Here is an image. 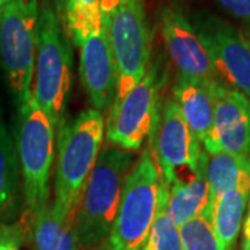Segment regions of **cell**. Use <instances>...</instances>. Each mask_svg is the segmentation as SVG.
Returning a JSON list of instances; mask_svg holds the SVG:
<instances>
[{
	"label": "cell",
	"mask_w": 250,
	"mask_h": 250,
	"mask_svg": "<svg viewBox=\"0 0 250 250\" xmlns=\"http://www.w3.org/2000/svg\"><path fill=\"white\" fill-rule=\"evenodd\" d=\"M104 117L88 108L57 131L53 214L74 227L86 181L93 170L104 138Z\"/></svg>",
	"instance_id": "cell-1"
},
{
	"label": "cell",
	"mask_w": 250,
	"mask_h": 250,
	"mask_svg": "<svg viewBox=\"0 0 250 250\" xmlns=\"http://www.w3.org/2000/svg\"><path fill=\"white\" fill-rule=\"evenodd\" d=\"M170 187L146 147L125 179L104 250H141L157 215L166 210Z\"/></svg>",
	"instance_id": "cell-2"
},
{
	"label": "cell",
	"mask_w": 250,
	"mask_h": 250,
	"mask_svg": "<svg viewBox=\"0 0 250 250\" xmlns=\"http://www.w3.org/2000/svg\"><path fill=\"white\" fill-rule=\"evenodd\" d=\"M135 161V153L113 145L100 150L83 188L74 221L78 246L93 249L107 239L116 220L125 179Z\"/></svg>",
	"instance_id": "cell-3"
},
{
	"label": "cell",
	"mask_w": 250,
	"mask_h": 250,
	"mask_svg": "<svg viewBox=\"0 0 250 250\" xmlns=\"http://www.w3.org/2000/svg\"><path fill=\"white\" fill-rule=\"evenodd\" d=\"M72 52L54 9L47 3L39 11L35 57L36 103L50 118L56 132L65 121L71 92Z\"/></svg>",
	"instance_id": "cell-4"
},
{
	"label": "cell",
	"mask_w": 250,
	"mask_h": 250,
	"mask_svg": "<svg viewBox=\"0 0 250 250\" xmlns=\"http://www.w3.org/2000/svg\"><path fill=\"white\" fill-rule=\"evenodd\" d=\"M56 129L34 95L18 107L16 150L29 217L49 206Z\"/></svg>",
	"instance_id": "cell-5"
},
{
	"label": "cell",
	"mask_w": 250,
	"mask_h": 250,
	"mask_svg": "<svg viewBox=\"0 0 250 250\" xmlns=\"http://www.w3.org/2000/svg\"><path fill=\"white\" fill-rule=\"evenodd\" d=\"M39 11L38 0H11L0 10V70L18 107L32 96Z\"/></svg>",
	"instance_id": "cell-6"
},
{
	"label": "cell",
	"mask_w": 250,
	"mask_h": 250,
	"mask_svg": "<svg viewBox=\"0 0 250 250\" xmlns=\"http://www.w3.org/2000/svg\"><path fill=\"white\" fill-rule=\"evenodd\" d=\"M167 81L163 57H157L138 82L121 99H116L108 110L106 136L113 146L136 153L150 138L161 116V89Z\"/></svg>",
	"instance_id": "cell-7"
},
{
	"label": "cell",
	"mask_w": 250,
	"mask_h": 250,
	"mask_svg": "<svg viewBox=\"0 0 250 250\" xmlns=\"http://www.w3.org/2000/svg\"><path fill=\"white\" fill-rule=\"evenodd\" d=\"M117 68V96L141 82L150 65L153 32L143 0H126L107 17H102Z\"/></svg>",
	"instance_id": "cell-8"
},
{
	"label": "cell",
	"mask_w": 250,
	"mask_h": 250,
	"mask_svg": "<svg viewBox=\"0 0 250 250\" xmlns=\"http://www.w3.org/2000/svg\"><path fill=\"white\" fill-rule=\"evenodd\" d=\"M193 27L214 65L218 80L250 99V46L238 28L223 18L202 13Z\"/></svg>",
	"instance_id": "cell-9"
},
{
	"label": "cell",
	"mask_w": 250,
	"mask_h": 250,
	"mask_svg": "<svg viewBox=\"0 0 250 250\" xmlns=\"http://www.w3.org/2000/svg\"><path fill=\"white\" fill-rule=\"evenodd\" d=\"M149 149L168 187L181 182L182 170L196 172L203 150L174 99L164 103L159 124L149 138Z\"/></svg>",
	"instance_id": "cell-10"
},
{
	"label": "cell",
	"mask_w": 250,
	"mask_h": 250,
	"mask_svg": "<svg viewBox=\"0 0 250 250\" xmlns=\"http://www.w3.org/2000/svg\"><path fill=\"white\" fill-rule=\"evenodd\" d=\"M213 96L214 118L205 150L250 157V99L221 81L214 82Z\"/></svg>",
	"instance_id": "cell-11"
},
{
	"label": "cell",
	"mask_w": 250,
	"mask_h": 250,
	"mask_svg": "<svg viewBox=\"0 0 250 250\" xmlns=\"http://www.w3.org/2000/svg\"><path fill=\"white\" fill-rule=\"evenodd\" d=\"M159 24L164 46L179 77L205 82L220 81L193 24L181 10L163 7Z\"/></svg>",
	"instance_id": "cell-12"
},
{
	"label": "cell",
	"mask_w": 250,
	"mask_h": 250,
	"mask_svg": "<svg viewBox=\"0 0 250 250\" xmlns=\"http://www.w3.org/2000/svg\"><path fill=\"white\" fill-rule=\"evenodd\" d=\"M80 77L92 108L110 110L117 96V68L104 25L81 45Z\"/></svg>",
	"instance_id": "cell-13"
},
{
	"label": "cell",
	"mask_w": 250,
	"mask_h": 250,
	"mask_svg": "<svg viewBox=\"0 0 250 250\" xmlns=\"http://www.w3.org/2000/svg\"><path fill=\"white\" fill-rule=\"evenodd\" d=\"M213 85L214 82L190 80L179 75L174 85V100L177 102L184 120L200 143L207 139L213 126Z\"/></svg>",
	"instance_id": "cell-14"
},
{
	"label": "cell",
	"mask_w": 250,
	"mask_h": 250,
	"mask_svg": "<svg viewBox=\"0 0 250 250\" xmlns=\"http://www.w3.org/2000/svg\"><path fill=\"white\" fill-rule=\"evenodd\" d=\"M207 153L202 154L196 172L187 181L170 187V196L164 213L177 227L197 215L206 214L210 205V188L206 177Z\"/></svg>",
	"instance_id": "cell-15"
},
{
	"label": "cell",
	"mask_w": 250,
	"mask_h": 250,
	"mask_svg": "<svg viewBox=\"0 0 250 250\" xmlns=\"http://www.w3.org/2000/svg\"><path fill=\"white\" fill-rule=\"evenodd\" d=\"M250 197V184L238 187L224 193L208 210L211 224L224 250H233L235 242L241 232L243 215Z\"/></svg>",
	"instance_id": "cell-16"
},
{
	"label": "cell",
	"mask_w": 250,
	"mask_h": 250,
	"mask_svg": "<svg viewBox=\"0 0 250 250\" xmlns=\"http://www.w3.org/2000/svg\"><path fill=\"white\" fill-rule=\"evenodd\" d=\"M206 177L210 188V205L206 211L208 215L210 207L218 197L238 187L250 184V157L228 153H207Z\"/></svg>",
	"instance_id": "cell-17"
},
{
	"label": "cell",
	"mask_w": 250,
	"mask_h": 250,
	"mask_svg": "<svg viewBox=\"0 0 250 250\" xmlns=\"http://www.w3.org/2000/svg\"><path fill=\"white\" fill-rule=\"evenodd\" d=\"M20 164L0 108V223L16 214L20 200Z\"/></svg>",
	"instance_id": "cell-18"
},
{
	"label": "cell",
	"mask_w": 250,
	"mask_h": 250,
	"mask_svg": "<svg viewBox=\"0 0 250 250\" xmlns=\"http://www.w3.org/2000/svg\"><path fill=\"white\" fill-rule=\"evenodd\" d=\"M31 231L36 250H78L74 227L57 218L49 205L31 215Z\"/></svg>",
	"instance_id": "cell-19"
},
{
	"label": "cell",
	"mask_w": 250,
	"mask_h": 250,
	"mask_svg": "<svg viewBox=\"0 0 250 250\" xmlns=\"http://www.w3.org/2000/svg\"><path fill=\"white\" fill-rule=\"evenodd\" d=\"M60 22L74 45H81L103 27L100 0H68Z\"/></svg>",
	"instance_id": "cell-20"
},
{
	"label": "cell",
	"mask_w": 250,
	"mask_h": 250,
	"mask_svg": "<svg viewBox=\"0 0 250 250\" xmlns=\"http://www.w3.org/2000/svg\"><path fill=\"white\" fill-rule=\"evenodd\" d=\"M178 229L184 250H224L207 214L197 215Z\"/></svg>",
	"instance_id": "cell-21"
},
{
	"label": "cell",
	"mask_w": 250,
	"mask_h": 250,
	"mask_svg": "<svg viewBox=\"0 0 250 250\" xmlns=\"http://www.w3.org/2000/svg\"><path fill=\"white\" fill-rule=\"evenodd\" d=\"M141 250H184L178 227L164 211L157 215Z\"/></svg>",
	"instance_id": "cell-22"
},
{
	"label": "cell",
	"mask_w": 250,
	"mask_h": 250,
	"mask_svg": "<svg viewBox=\"0 0 250 250\" xmlns=\"http://www.w3.org/2000/svg\"><path fill=\"white\" fill-rule=\"evenodd\" d=\"M25 229L21 224L0 223V250H21Z\"/></svg>",
	"instance_id": "cell-23"
},
{
	"label": "cell",
	"mask_w": 250,
	"mask_h": 250,
	"mask_svg": "<svg viewBox=\"0 0 250 250\" xmlns=\"http://www.w3.org/2000/svg\"><path fill=\"white\" fill-rule=\"evenodd\" d=\"M228 14L250 28V0H215Z\"/></svg>",
	"instance_id": "cell-24"
},
{
	"label": "cell",
	"mask_w": 250,
	"mask_h": 250,
	"mask_svg": "<svg viewBox=\"0 0 250 250\" xmlns=\"http://www.w3.org/2000/svg\"><path fill=\"white\" fill-rule=\"evenodd\" d=\"M241 250H250V197L248 202V211L242 224V246Z\"/></svg>",
	"instance_id": "cell-25"
},
{
	"label": "cell",
	"mask_w": 250,
	"mask_h": 250,
	"mask_svg": "<svg viewBox=\"0 0 250 250\" xmlns=\"http://www.w3.org/2000/svg\"><path fill=\"white\" fill-rule=\"evenodd\" d=\"M126 0H100V13L102 17H107L114 13L120 6H123Z\"/></svg>",
	"instance_id": "cell-26"
},
{
	"label": "cell",
	"mask_w": 250,
	"mask_h": 250,
	"mask_svg": "<svg viewBox=\"0 0 250 250\" xmlns=\"http://www.w3.org/2000/svg\"><path fill=\"white\" fill-rule=\"evenodd\" d=\"M67 3H68V0H53L54 11H56L59 20H62V14H64V10L67 7Z\"/></svg>",
	"instance_id": "cell-27"
},
{
	"label": "cell",
	"mask_w": 250,
	"mask_h": 250,
	"mask_svg": "<svg viewBox=\"0 0 250 250\" xmlns=\"http://www.w3.org/2000/svg\"><path fill=\"white\" fill-rule=\"evenodd\" d=\"M242 32H243V35H245V38H246V41H248V43H249L250 46V28L245 29V31H242Z\"/></svg>",
	"instance_id": "cell-28"
},
{
	"label": "cell",
	"mask_w": 250,
	"mask_h": 250,
	"mask_svg": "<svg viewBox=\"0 0 250 250\" xmlns=\"http://www.w3.org/2000/svg\"><path fill=\"white\" fill-rule=\"evenodd\" d=\"M10 1H11V0H0V10L3 9L7 3H10Z\"/></svg>",
	"instance_id": "cell-29"
}]
</instances>
